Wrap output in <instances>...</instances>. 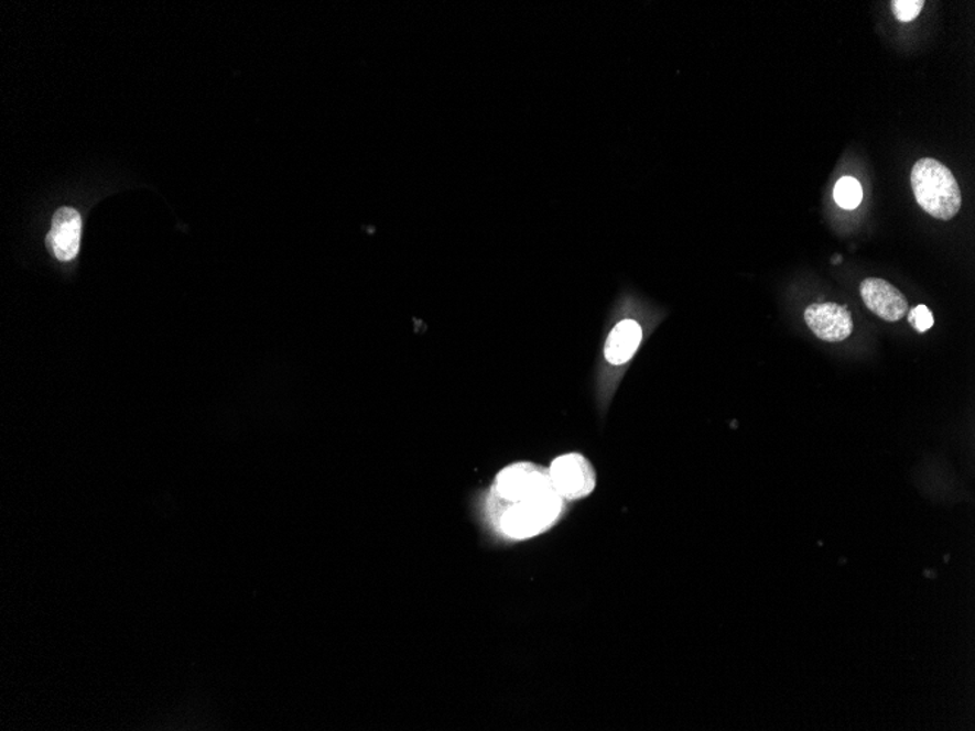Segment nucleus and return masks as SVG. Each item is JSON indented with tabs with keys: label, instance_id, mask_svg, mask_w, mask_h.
I'll return each mask as SVG.
<instances>
[{
	"label": "nucleus",
	"instance_id": "6e6552de",
	"mask_svg": "<svg viewBox=\"0 0 975 731\" xmlns=\"http://www.w3.org/2000/svg\"><path fill=\"white\" fill-rule=\"evenodd\" d=\"M642 330L633 320H622L614 327L605 345V358L610 366L627 364L640 348Z\"/></svg>",
	"mask_w": 975,
	"mask_h": 731
},
{
	"label": "nucleus",
	"instance_id": "9d476101",
	"mask_svg": "<svg viewBox=\"0 0 975 731\" xmlns=\"http://www.w3.org/2000/svg\"><path fill=\"white\" fill-rule=\"evenodd\" d=\"M891 7L898 21L910 22L914 21L923 11L924 2L923 0H893Z\"/></svg>",
	"mask_w": 975,
	"mask_h": 731
},
{
	"label": "nucleus",
	"instance_id": "0eeeda50",
	"mask_svg": "<svg viewBox=\"0 0 975 731\" xmlns=\"http://www.w3.org/2000/svg\"><path fill=\"white\" fill-rule=\"evenodd\" d=\"M83 221L80 215L72 208H61L53 217L47 247L52 254L62 262H69L78 254Z\"/></svg>",
	"mask_w": 975,
	"mask_h": 731
},
{
	"label": "nucleus",
	"instance_id": "f257e3e1",
	"mask_svg": "<svg viewBox=\"0 0 975 731\" xmlns=\"http://www.w3.org/2000/svg\"><path fill=\"white\" fill-rule=\"evenodd\" d=\"M911 187L925 214L941 221H950L958 215L963 205L960 184L951 170L938 160L921 159L914 164Z\"/></svg>",
	"mask_w": 975,
	"mask_h": 731
},
{
	"label": "nucleus",
	"instance_id": "20e7f679",
	"mask_svg": "<svg viewBox=\"0 0 975 731\" xmlns=\"http://www.w3.org/2000/svg\"><path fill=\"white\" fill-rule=\"evenodd\" d=\"M552 487L550 473L543 472L538 466L519 463L502 470L497 477L496 491L500 500L511 504L524 500Z\"/></svg>",
	"mask_w": 975,
	"mask_h": 731
},
{
	"label": "nucleus",
	"instance_id": "f03ea898",
	"mask_svg": "<svg viewBox=\"0 0 975 731\" xmlns=\"http://www.w3.org/2000/svg\"><path fill=\"white\" fill-rule=\"evenodd\" d=\"M561 509H563L561 495L555 488H551L537 495L507 504L500 514L498 526L511 539H529L551 527L559 519Z\"/></svg>",
	"mask_w": 975,
	"mask_h": 731
},
{
	"label": "nucleus",
	"instance_id": "7ed1b4c3",
	"mask_svg": "<svg viewBox=\"0 0 975 731\" xmlns=\"http://www.w3.org/2000/svg\"><path fill=\"white\" fill-rule=\"evenodd\" d=\"M552 487L561 497L579 500L595 489V470L586 457L565 455L554 460L550 469Z\"/></svg>",
	"mask_w": 975,
	"mask_h": 731
},
{
	"label": "nucleus",
	"instance_id": "9b49d317",
	"mask_svg": "<svg viewBox=\"0 0 975 731\" xmlns=\"http://www.w3.org/2000/svg\"><path fill=\"white\" fill-rule=\"evenodd\" d=\"M909 321L916 330L920 331V334H924V331L932 329V326L934 325L933 314L930 313V309L925 307V305H918V307L911 309L909 313Z\"/></svg>",
	"mask_w": 975,
	"mask_h": 731
},
{
	"label": "nucleus",
	"instance_id": "39448f33",
	"mask_svg": "<svg viewBox=\"0 0 975 731\" xmlns=\"http://www.w3.org/2000/svg\"><path fill=\"white\" fill-rule=\"evenodd\" d=\"M804 321L816 338L825 342H843L853 334L851 312L835 303L809 305L804 312Z\"/></svg>",
	"mask_w": 975,
	"mask_h": 731
},
{
	"label": "nucleus",
	"instance_id": "1a4fd4ad",
	"mask_svg": "<svg viewBox=\"0 0 975 731\" xmlns=\"http://www.w3.org/2000/svg\"><path fill=\"white\" fill-rule=\"evenodd\" d=\"M834 199L839 208L852 210L862 204L863 190L860 183L853 177H843L835 184Z\"/></svg>",
	"mask_w": 975,
	"mask_h": 731
},
{
	"label": "nucleus",
	"instance_id": "423d86ee",
	"mask_svg": "<svg viewBox=\"0 0 975 731\" xmlns=\"http://www.w3.org/2000/svg\"><path fill=\"white\" fill-rule=\"evenodd\" d=\"M860 295L866 307L885 321L896 323L909 313V302L904 294L879 277H867L863 281Z\"/></svg>",
	"mask_w": 975,
	"mask_h": 731
}]
</instances>
